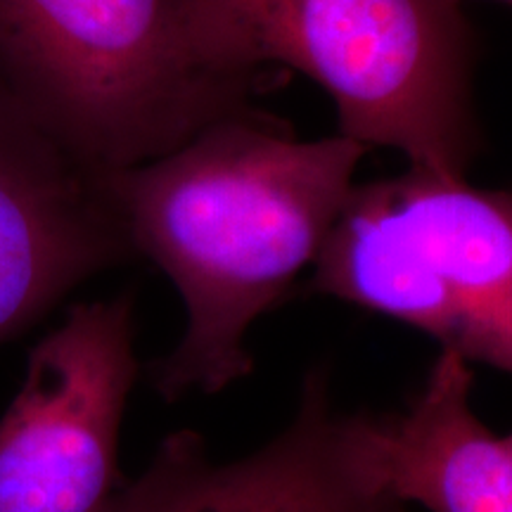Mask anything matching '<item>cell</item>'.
Wrapping results in <instances>:
<instances>
[{
	"label": "cell",
	"mask_w": 512,
	"mask_h": 512,
	"mask_svg": "<svg viewBox=\"0 0 512 512\" xmlns=\"http://www.w3.org/2000/svg\"><path fill=\"white\" fill-rule=\"evenodd\" d=\"M133 254L100 174L0 86V342Z\"/></svg>",
	"instance_id": "52a82bcc"
},
{
	"label": "cell",
	"mask_w": 512,
	"mask_h": 512,
	"mask_svg": "<svg viewBox=\"0 0 512 512\" xmlns=\"http://www.w3.org/2000/svg\"><path fill=\"white\" fill-rule=\"evenodd\" d=\"M204 64L247 83L261 64L316 81L339 133L463 176L477 150L472 41L456 0H183Z\"/></svg>",
	"instance_id": "7a4b0ae2"
},
{
	"label": "cell",
	"mask_w": 512,
	"mask_h": 512,
	"mask_svg": "<svg viewBox=\"0 0 512 512\" xmlns=\"http://www.w3.org/2000/svg\"><path fill=\"white\" fill-rule=\"evenodd\" d=\"M456 3H460V0H456ZM501 3H512V0H501Z\"/></svg>",
	"instance_id": "30bf717a"
},
{
	"label": "cell",
	"mask_w": 512,
	"mask_h": 512,
	"mask_svg": "<svg viewBox=\"0 0 512 512\" xmlns=\"http://www.w3.org/2000/svg\"><path fill=\"white\" fill-rule=\"evenodd\" d=\"M0 86L95 174L240 114L245 91L204 64L183 0H0Z\"/></svg>",
	"instance_id": "3957f363"
},
{
	"label": "cell",
	"mask_w": 512,
	"mask_h": 512,
	"mask_svg": "<svg viewBox=\"0 0 512 512\" xmlns=\"http://www.w3.org/2000/svg\"><path fill=\"white\" fill-rule=\"evenodd\" d=\"M394 496L430 512H512V448L472 408V368L441 351L406 411L384 415Z\"/></svg>",
	"instance_id": "ba28073f"
},
{
	"label": "cell",
	"mask_w": 512,
	"mask_h": 512,
	"mask_svg": "<svg viewBox=\"0 0 512 512\" xmlns=\"http://www.w3.org/2000/svg\"><path fill=\"white\" fill-rule=\"evenodd\" d=\"M136 375L131 299L72 306L0 418V512H102Z\"/></svg>",
	"instance_id": "5b68a950"
},
{
	"label": "cell",
	"mask_w": 512,
	"mask_h": 512,
	"mask_svg": "<svg viewBox=\"0 0 512 512\" xmlns=\"http://www.w3.org/2000/svg\"><path fill=\"white\" fill-rule=\"evenodd\" d=\"M102 512H408L389 486L382 425L332 403L328 377L311 373L283 434L233 463L207 453L200 434L162 441L136 482Z\"/></svg>",
	"instance_id": "8992f818"
},
{
	"label": "cell",
	"mask_w": 512,
	"mask_h": 512,
	"mask_svg": "<svg viewBox=\"0 0 512 512\" xmlns=\"http://www.w3.org/2000/svg\"><path fill=\"white\" fill-rule=\"evenodd\" d=\"M505 441H508L510 448H512V434H508V437H505Z\"/></svg>",
	"instance_id": "9c48e42d"
},
{
	"label": "cell",
	"mask_w": 512,
	"mask_h": 512,
	"mask_svg": "<svg viewBox=\"0 0 512 512\" xmlns=\"http://www.w3.org/2000/svg\"><path fill=\"white\" fill-rule=\"evenodd\" d=\"M313 290L512 375V192L411 169L356 185Z\"/></svg>",
	"instance_id": "277c9868"
},
{
	"label": "cell",
	"mask_w": 512,
	"mask_h": 512,
	"mask_svg": "<svg viewBox=\"0 0 512 512\" xmlns=\"http://www.w3.org/2000/svg\"><path fill=\"white\" fill-rule=\"evenodd\" d=\"M366 152L342 133L294 140L240 112L100 174L133 252L169 275L188 313L181 344L150 370L164 399L252 373L247 330L316 266Z\"/></svg>",
	"instance_id": "6da1fadb"
}]
</instances>
